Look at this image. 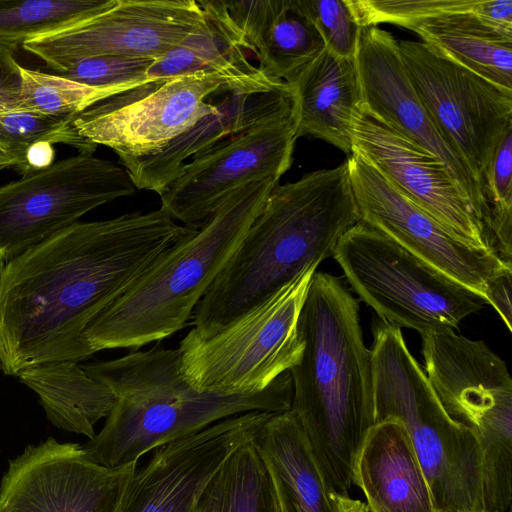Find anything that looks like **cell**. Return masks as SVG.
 I'll return each instance as SVG.
<instances>
[{
    "label": "cell",
    "instance_id": "cell-1",
    "mask_svg": "<svg viewBox=\"0 0 512 512\" xmlns=\"http://www.w3.org/2000/svg\"><path fill=\"white\" fill-rule=\"evenodd\" d=\"M190 228L162 207L76 222L0 266V367L91 357L84 332Z\"/></svg>",
    "mask_w": 512,
    "mask_h": 512
},
{
    "label": "cell",
    "instance_id": "cell-2",
    "mask_svg": "<svg viewBox=\"0 0 512 512\" xmlns=\"http://www.w3.org/2000/svg\"><path fill=\"white\" fill-rule=\"evenodd\" d=\"M297 326L303 349L289 370L291 411L329 489L348 495L357 452L375 424L372 355L358 302L338 278L315 271Z\"/></svg>",
    "mask_w": 512,
    "mask_h": 512
},
{
    "label": "cell",
    "instance_id": "cell-3",
    "mask_svg": "<svg viewBox=\"0 0 512 512\" xmlns=\"http://www.w3.org/2000/svg\"><path fill=\"white\" fill-rule=\"evenodd\" d=\"M360 221L347 161L276 184L227 264L194 308L203 338L318 265Z\"/></svg>",
    "mask_w": 512,
    "mask_h": 512
},
{
    "label": "cell",
    "instance_id": "cell-4",
    "mask_svg": "<svg viewBox=\"0 0 512 512\" xmlns=\"http://www.w3.org/2000/svg\"><path fill=\"white\" fill-rule=\"evenodd\" d=\"M81 367L115 398L101 431L82 445L92 461L109 468L138 463L147 452L228 417L291 410L289 371L258 393L202 392L183 376L178 348L154 346Z\"/></svg>",
    "mask_w": 512,
    "mask_h": 512
},
{
    "label": "cell",
    "instance_id": "cell-5",
    "mask_svg": "<svg viewBox=\"0 0 512 512\" xmlns=\"http://www.w3.org/2000/svg\"><path fill=\"white\" fill-rule=\"evenodd\" d=\"M265 178L228 194L198 229L158 255L138 279L87 327L96 353L131 351L183 329L279 183Z\"/></svg>",
    "mask_w": 512,
    "mask_h": 512
},
{
    "label": "cell",
    "instance_id": "cell-6",
    "mask_svg": "<svg viewBox=\"0 0 512 512\" xmlns=\"http://www.w3.org/2000/svg\"><path fill=\"white\" fill-rule=\"evenodd\" d=\"M370 350L375 423L394 418L404 425L435 511L485 512L482 454L475 433L446 412L401 329L377 321Z\"/></svg>",
    "mask_w": 512,
    "mask_h": 512
},
{
    "label": "cell",
    "instance_id": "cell-7",
    "mask_svg": "<svg viewBox=\"0 0 512 512\" xmlns=\"http://www.w3.org/2000/svg\"><path fill=\"white\" fill-rule=\"evenodd\" d=\"M315 271L308 269L207 338L192 328L178 347L188 383L202 392L250 394L289 371L302 353L297 324Z\"/></svg>",
    "mask_w": 512,
    "mask_h": 512
},
{
    "label": "cell",
    "instance_id": "cell-8",
    "mask_svg": "<svg viewBox=\"0 0 512 512\" xmlns=\"http://www.w3.org/2000/svg\"><path fill=\"white\" fill-rule=\"evenodd\" d=\"M333 257L359 298L382 321L420 334L455 329L484 299L359 221L339 239Z\"/></svg>",
    "mask_w": 512,
    "mask_h": 512
},
{
    "label": "cell",
    "instance_id": "cell-9",
    "mask_svg": "<svg viewBox=\"0 0 512 512\" xmlns=\"http://www.w3.org/2000/svg\"><path fill=\"white\" fill-rule=\"evenodd\" d=\"M398 45L407 74L433 124L483 189L494 152L512 129V91L424 41L401 40Z\"/></svg>",
    "mask_w": 512,
    "mask_h": 512
},
{
    "label": "cell",
    "instance_id": "cell-10",
    "mask_svg": "<svg viewBox=\"0 0 512 512\" xmlns=\"http://www.w3.org/2000/svg\"><path fill=\"white\" fill-rule=\"evenodd\" d=\"M135 190L124 167L91 153L61 159L0 186V260L18 256Z\"/></svg>",
    "mask_w": 512,
    "mask_h": 512
},
{
    "label": "cell",
    "instance_id": "cell-11",
    "mask_svg": "<svg viewBox=\"0 0 512 512\" xmlns=\"http://www.w3.org/2000/svg\"><path fill=\"white\" fill-rule=\"evenodd\" d=\"M229 92H235L231 83L215 74L152 79L84 110L73 125L91 143L111 148L120 162L140 159L215 112L211 96Z\"/></svg>",
    "mask_w": 512,
    "mask_h": 512
},
{
    "label": "cell",
    "instance_id": "cell-12",
    "mask_svg": "<svg viewBox=\"0 0 512 512\" xmlns=\"http://www.w3.org/2000/svg\"><path fill=\"white\" fill-rule=\"evenodd\" d=\"M296 139L294 108L234 134L190 159L159 195L160 207L198 229L238 187L280 179L292 164Z\"/></svg>",
    "mask_w": 512,
    "mask_h": 512
},
{
    "label": "cell",
    "instance_id": "cell-13",
    "mask_svg": "<svg viewBox=\"0 0 512 512\" xmlns=\"http://www.w3.org/2000/svg\"><path fill=\"white\" fill-rule=\"evenodd\" d=\"M360 221L483 298L487 281L503 263L474 247L422 209L360 154L347 160Z\"/></svg>",
    "mask_w": 512,
    "mask_h": 512
},
{
    "label": "cell",
    "instance_id": "cell-14",
    "mask_svg": "<svg viewBox=\"0 0 512 512\" xmlns=\"http://www.w3.org/2000/svg\"><path fill=\"white\" fill-rule=\"evenodd\" d=\"M205 16L195 0H117L108 11L22 45L60 73L94 56L157 59L197 30Z\"/></svg>",
    "mask_w": 512,
    "mask_h": 512
},
{
    "label": "cell",
    "instance_id": "cell-15",
    "mask_svg": "<svg viewBox=\"0 0 512 512\" xmlns=\"http://www.w3.org/2000/svg\"><path fill=\"white\" fill-rule=\"evenodd\" d=\"M272 414L253 411L228 417L157 448L127 483L115 512H198L225 463L257 437Z\"/></svg>",
    "mask_w": 512,
    "mask_h": 512
},
{
    "label": "cell",
    "instance_id": "cell-16",
    "mask_svg": "<svg viewBox=\"0 0 512 512\" xmlns=\"http://www.w3.org/2000/svg\"><path fill=\"white\" fill-rule=\"evenodd\" d=\"M137 463L109 468L82 445L49 437L11 460L0 485V512H115Z\"/></svg>",
    "mask_w": 512,
    "mask_h": 512
},
{
    "label": "cell",
    "instance_id": "cell-17",
    "mask_svg": "<svg viewBox=\"0 0 512 512\" xmlns=\"http://www.w3.org/2000/svg\"><path fill=\"white\" fill-rule=\"evenodd\" d=\"M355 62L362 106L446 165L487 233L488 208L483 189L433 124L407 74L398 41L377 26L364 28Z\"/></svg>",
    "mask_w": 512,
    "mask_h": 512
},
{
    "label": "cell",
    "instance_id": "cell-18",
    "mask_svg": "<svg viewBox=\"0 0 512 512\" xmlns=\"http://www.w3.org/2000/svg\"><path fill=\"white\" fill-rule=\"evenodd\" d=\"M353 152L462 240L490 250L482 224L446 165L363 106L353 121Z\"/></svg>",
    "mask_w": 512,
    "mask_h": 512
},
{
    "label": "cell",
    "instance_id": "cell-19",
    "mask_svg": "<svg viewBox=\"0 0 512 512\" xmlns=\"http://www.w3.org/2000/svg\"><path fill=\"white\" fill-rule=\"evenodd\" d=\"M425 374L446 412L467 426L473 417L512 406L505 361L483 341L444 328L421 334Z\"/></svg>",
    "mask_w": 512,
    "mask_h": 512
},
{
    "label": "cell",
    "instance_id": "cell-20",
    "mask_svg": "<svg viewBox=\"0 0 512 512\" xmlns=\"http://www.w3.org/2000/svg\"><path fill=\"white\" fill-rule=\"evenodd\" d=\"M293 108L294 97L288 84L263 92H229L217 102L215 112L201 118L159 153L120 163L136 189L160 195L188 160Z\"/></svg>",
    "mask_w": 512,
    "mask_h": 512
},
{
    "label": "cell",
    "instance_id": "cell-21",
    "mask_svg": "<svg viewBox=\"0 0 512 512\" xmlns=\"http://www.w3.org/2000/svg\"><path fill=\"white\" fill-rule=\"evenodd\" d=\"M222 2L251 58L272 81L291 84L326 49L300 0Z\"/></svg>",
    "mask_w": 512,
    "mask_h": 512
},
{
    "label": "cell",
    "instance_id": "cell-22",
    "mask_svg": "<svg viewBox=\"0 0 512 512\" xmlns=\"http://www.w3.org/2000/svg\"><path fill=\"white\" fill-rule=\"evenodd\" d=\"M352 481L370 512H436L411 438L397 419L370 428L357 452Z\"/></svg>",
    "mask_w": 512,
    "mask_h": 512
},
{
    "label": "cell",
    "instance_id": "cell-23",
    "mask_svg": "<svg viewBox=\"0 0 512 512\" xmlns=\"http://www.w3.org/2000/svg\"><path fill=\"white\" fill-rule=\"evenodd\" d=\"M199 3L205 16L203 24L152 63L147 71L149 79L215 74L227 79L235 92H263L286 84L268 79L252 64L222 0Z\"/></svg>",
    "mask_w": 512,
    "mask_h": 512
},
{
    "label": "cell",
    "instance_id": "cell-24",
    "mask_svg": "<svg viewBox=\"0 0 512 512\" xmlns=\"http://www.w3.org/2000/svg\"><path fill=\"white\" fill-rule=\"evenodd\" d=\"M294 97L296 138L312 136L353 152V121L362 107L355 58L325 49L289 84Z\"/></svg>",
    "mask_w": 512,
    "mask_h": 512
},
{
    "label": "cell",
    "instance_id": "cell-25",
    "mask_svg": "<svg viewBox=\"0 0 512 512\" xmlns=\"http://www.w3.org/2000/svg\"><path fill=\"white\" fill-rule=\"evenodd\" d=\"M474 11L444 14L408 29L422 41L481 77L512 91V30Z\"/></svg>",
    "mask_w": 512,
    "mask_h": 512
},
{
    "label": "cell",
    "instance_id": "cell-26",
    "mask_svg": "<svg viewBox=\"0 0 512 512\" xmlns=\"http://www.w3.org/2000/svg\"><path fill=\"white\" fill-rule=\"evenodd\" d=\"M254 443L272 465L291 512H339L335 493L291 410L272 414Z\"/></svg>",
    "mask_w": 512,
    "mask_h": 512
},
{
    "label": "cell",
    "instance_id": "cell-27",
    "mask_svg": "<svg viewBox=\"0 0 512 512\" xmlns=\"http://www.w3.org/2000/svg\"><path fill=\"white\" fill-rule=\"evenodd\" d=\"M20 381L39 397L48 419L58 428L95 436L94 426L108 415L114 395L74 361L49 362L28 367Z\"/></svg>",
    "mask_w": 512,
    "mask_h": 512
},
{
    "label": "cell",
    "instance_id": "cell-28",
    "mask_svg": "<svg viewBox=\"0 0 512 512\" xmlns=\"http://www.w3.org/2000/svg\"><path fill=\"white\" fill-rule=\"evenodd\" d=\"M198 512H291L279 479L254 440L240 447L208 486Z\"/></svg>",
    "mask_w": 512,
    "mask_h": 512
},
{
    "label": "cell",
    "instance_id": "cell-29",
    "mask_svg": "<svg viewBox=\"0 0 512 512\" xmlns=\"http://www.w3.org/2000/svg\"><path fill=\"white\" fill-rule=\"evenodd\" d=\"M13 52L0 48V148L22 168L29 146L38 142L71 145L75 132L70 118L48 117L22 110L20 79Z\"/></svg>",
    "mask_w": 512,
    "mask_h": 512
},
{
    "label": "cell",
    "instance_id": "cell-30",
    "mask_svg": "<svg viewBox=\"0 0 512 512\" xmlns=\"http://www.w3.org/2000/svg\"><path fill=\"white\" fill-rule=\"evenodd\" d=\"M117 0H0V48L74 27L111 9Z\"/></svg>",
    "mask_w": 512,
    "mask_h": 512
},
{
    "label": "cell",
    "instance_id": "cell-31",
    "mask_svg": "<svg viewBox=\"0 0 512 512\" xmlns=\"http://www.w3.org/2000/svg\"><path fill=\"white\" fill-rule=\"evenodd\" d=\"M22 110L48 117L76 116L93 105L117 95L108 89L86 86L58 74L18 65Z\"/></svg>",
    "mask_w": 512,
    "mask_h": 512
},
{
    "label": "cell",
    "instance_id": "cell-32",
    "mask_svg": "<svg viewBox=\"0 0 512 512\" xmlns=\"http://www.w3.org/2000/svg\"><path fill=\"white\" fill-rule=\"evenodd\" d=\"M490 250L512 266V129L496 148L483 178Z\"/></svg>",
    "mask_w": 512,
    "mask_h": 512
},
{
    "label": "cell",
    "instance_id": "cell-33",
    "mask_svg": "<svg viewBox=\"0 0 512 512\" xmlns=\"http://www.w3.org/2000/svg\"><path fill=\"white\" fill-rule=\"evenodd\" d=\"M362 29L386 22L409 28L444 14L474 11L479 0H348Z\"/></svg>",
    "mask_w": 512,
    "mask_h": 512
},
{
    "label": "cell",
    "instance_id": "cell-34",
    "mask_svg": "<svg viewBox=\"0 0 512 512\" xmlns=\"http://www.w3.org/2000/svg\"><path fill=\"white\" fill-rule=\"evenodd\" d=\"M155 60L94 56L79 59L57 74L86 86L108 89L120 94L152 80L147 77V71Z\"/></svg>",
    "mask_w": 512,
    "mask_h": 512
},
{
    "label": "cell",
    "instance_id": "cell-35",
    "mask_svg": "<svg viewBox=\"0 0 512 512\" xmlns=\"http://www.w3.org/2000/svg\"><path fill=\"white\" fill-rule=\"evenodd\" d=\"M331 53L355 58L362 28L348 0H300Z\"/></svg>",
    "mask_w": 512,
    "mask_h": 512
},
{
    "label": "cell",
    "instance_id": "cell-36",
    "mask_svg": "<svg viewBox=\"0 0 512 512\" xmlns=\"http://www.w3.org/2000/svg\"><path fill=\"white\" fill-rule=\"evenodd\" d=\"M512 266H506L486 283L483 299L499 314L508 330L512 331Z\"/></svg>",
    "mask_w": 512,
    "mask_h": 512
},
{
    "label": "cell",
    "instance_id": "cell-37",
    "mask_svg": "<svg viewBox=\"0 0 512 512\" xmlns=\"http://www.w3.org/2000/svg\"><path fill=\"white\" fill-rule=\"evenodd\" d=\"M55 158L51 143L38 142L29 146L24 156L21 172L24 174L45 169L53 164Z\"/></svg>",
    "mask_w": 512,
    "mask_h": 512
},
{
    "label": "cell",
    "instance_id": "cell-38",
    "mask_svg": "<svg viewBox=\"0 0 512 512\" xmlns=\"http://www.w3.org/2000/svg\"><path fill=\"white\" fill-rule=\"evenodd\" d=\"M18 165L17 159L0 148V169Z\"/></svg>",
    "mask_w": 512,
    "mask_h": 512
}]
</instances>
